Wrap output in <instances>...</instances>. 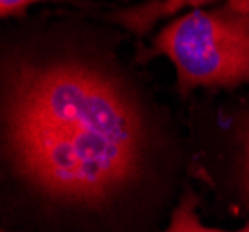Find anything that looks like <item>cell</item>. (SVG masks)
<instances>
[{"instance_id":"1","label":"cell","mask_w":249,"mask_h":232,"mask_svg":"<svg viewBox=\"0 0 249 232\" xmlns=\"http://www.w3.org/2000/svg\"><path fill=\"white\" fill-rule=\"evenodd\" d=\"M4 121L13 169L51 199L103 202L142 166L136 104L114 76L84 62L13 64Z\"/></svg>"},{"instance_id":"2","label":"cell","mask_w":249,"mask_h":232,"mask_svg":"<svg viewBox=\"0 0 249 232\" xmlns=\"http://www.w3.org/2000/svg\"><path fill=\"white\" fill-rule=\"evenodd\" d=\"M166 56L182 91L232 87L249 82V0L192 10L169 22L153 41Z\"/></svg>"},{"instance_id":"3","label":"cell","mask_w":249,"mask_h":232,"mask_svg":"<svg viewBox=\"0 0 249 232\" xmlns=\"http://www.w3.org/2000/svg\"><path fill=\"white\" fill-rule=\"evenodd\" d=\"M212 2L216 0H147L145 4L115 11L112 19L130 32L145 33L164 17L175 15L184 8L199 10L201 6H207Z\"/></svg>"},{"instance_id":"4","label":"cell","mask_w":249,"mask_h":232,"mask_svg":"<svg viewBox=\"0 0 249 232\" xmlns=\"http://www.w3.org/2000/svg\"><path fill=\"white\" fill-rule=\"evenodd\" d=\"M160 232H249V225L240 231H223V229H212L203 225L197 214V200L192 193H186L171 214L169 225Z\"/></svg>"},{"instance_id":"5","label":"cell","mask_w":249,"mask_h":232,"mask_svg":"<svg viewBox=\"0 0 249 232\" xmlns=\"http://www.w3.org/2000/svg\"><path fill=\"white\" fill-rule=\"evenodd\" d=\"M34 2H47V0H0V15L2 17L19 15ZM52 2H69V0H52Z\"/></svg>"},{"instance_id":"6","label":"cell","mask_w":249,"mask_h":232,"mask_svg":"<svg viewBox=\"0 0 249 232\" xmlns=\"http://www.w3.org/2000/svg\"><path fill=\"white\" fill-rule=\"evenodd\" d=\"M244 190L249 199V121L244 130Z\"/></svg>"}]
</instances>
